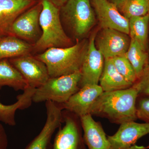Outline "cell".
Here are the masks:
<instances>
[{"mask_svg": "<svg viewBox=\"0 0 149 149\" xmlns=\"http://www.w3.org/2000/svg\"><path fill=\"white\" fill-rule=\"evenodd\" d=\"M138 91L132 86L124 90L103 92L96 100L90 114L106 118L117 124L137 120Z\"/></svg>", "mask_w": 149, "mask_h": 149, "instance_id": "1", "label": "cell"}, {"mask_svg": "<svg viewBox=\"0 0 149 149\" xmlns=\"http://www.w3.org/2000/svg\"><path fill=\"white\" fill-rule=\"evenodd\" d=\"M88 42L85 39L66 48H51L35 57L45 63L50 77H60L80 70Z\"/></svg>", "mask_w": 149, "mask_h": 149, "instance_id": "2", "label": "cell"}, {"mask_svg": "<svg viewBox=\"0 0 149 149\" xmlns=\"http://www.w3.org/2000/svg\"><path fill=\"white\" fill-rule=\"evenodd\" d=\"M42 3L40 23L42 35L33 46L32 54L42 53L51 48H66L74 45L63 27L60 8L50 0H42Z\"/></svg>", "mask_w": 149, "mask_h": 149, "instance_id": "3", "label": "cell"}, {"mask_svg": "<svg viewBox=\"0 0 149 149\" xmlns=\"http://www.w3.org/2000/svg\"><path fill=\"white\" fill-rule=\"evenodd\" d=\"M91 0H68L60 8V17L67 35L76 42L83 40L95 22Z\"/></svg>", "mask_w": 149, "mask_h": 149, "instance_id": "4", "label": "cell"}, {"mask_svg": "<svg viewBox=\"0 0 149 149\" xmlns=\"http://www.w3.org/2000/svg\"><path fill=\"white\" fill-rule=\"evenodd\" d=\"M80 71L58 77H49L45 84L35 89L32 102L36 103L51 101L64 103L80 89Z\"/></svg>", "mask_w": 149, "mask_h": 149, "instance_id": "5", "label": "cell"}, {"mask_svg": "<svg viewBox=\"0 0 149 149\" xmlns=\"http://www.w3.org/2000/svg\"><path fill=\"white\" fill-rule=\"evenodd\" d=\"M42 9V0H40L35 5L19 16L12 26L10 35L34 46L42 35L40 23Z\"/></svg>", "mask_w": 149, "mask_h": 149, "instance_id": "6", "label": "cell"}, {"mask_svg": "<svg viewBox=\"0 0 149 149\" xmlns=\"http://www.w3.org/2000/svg\"><path fill=\"white\" fill-rule=\"evenodd\" d=\"M79 118L66 110L62 111V122L65 125L58 128L51 149H86Z\"/></svg>", "mask_w": 149, "mask_h": 149, "instance_id": "7", "label": "cell"}, {"mask_svg": "<svg viewBox=\"0 0 149 149\" xmlns=\"http://www.w3.org/2000/svg\"><path fill=\"white\" fill-rule=\"evenodd\" d=\"M8 59L24 78L27 86L36 89L49 78L46 65L32 54Z\"/></svg>", "mask_w": 149, "mask_h": 149, "instance_id": "8", "label": "cell"}, {"mask_svg": "<svg viewBox=\"0 0 149 149\" xmlns=\"http://www.w3.org/2000/svg\"><path fill=\"white\" fill-rule=\"evenodd\" d=\"M47 119L42 130L24 149H51L52 139L62 123V111L58 104L51 101L46 102Z\"/></svg>", "mask_w": 149, "mask_h": 149, "instance_id": "9", "label": "cell"}, {"mask_svg": "<svg viewBox=\"0 0 149 149\" xmlns=\"http://www.w3.org/2000/svg\"><path fill=\"white\" fill-rule=\"evenodd\" d=\"M130 38L128 35L115 29L105 28L95 38L97 49L104 59L111 58L125 55L130 46Z\"/></svg>", "mask_w": 149, "mask_h": 149, "instance_id": "10", "label": "cell"}, {"mask_svg": "<svg viewBox=\"0 0 149 149\" xmlns=\"http://www.w3.org/2000/svg\"><path fill=\"white\" fill-rule=\"evenodd\" d=\"M95 36H91L83 64L80 69L81 79L79 88L87 84L98 85L103 70L104 58L96 47Z\"/></svg>", "mask_w": 149, "mask_h": 149, "instance_id": "11", "label": "cell"}, {"mask_svg": "<svg viewBox=\"0 0 149 149\" xmlns=\"http://www.w3.org/2000/svg\"><path fill=\"white\" fill-rule=\"evenodd\" d=\"M103 92L100 85L87 84L80 88L65 103L58 104L62 109L71 112L80 118L90 114L93 104Z\"/></svg>", "mask_w": 149, "mask_h": 149, "instance_id": "12", "label": "cell"}, {"mask_svg": "<svg viewBox=\"0 0 149 149\" xmlns=\"http://www.w3.org/2000/svg\"><path fill=\"white\" fill-rule=\"evenodd\" d=\"M102 29H115L129 35V19L107 0H91Z\"/></svg>", "mask_w": 149, "mask_h": 149, "instance_id": "13", "label": "cell"}, {"mask_svg": "<svg viewBox=\"0 0 149 149\" xmlns=\"http://www.w3.org/2000/svg\"><path fill=\"white\" fill-rule=\"evenodd\" d=\"M149 134V123L128 121L120 124L115 134L108 136L111 149H128L143 136Z\"/></svg>", "mask_w": 149, "mask_h": 149, "instance_id": "14", "label": "cell"}, {"mask_svg": "<svg viewBox=\"0 0 149 149\" xmlns=\"http://www.w3.org/2000/svg\"><path fill=\"white\" fill-rule=\"evenodd\" d=\"M40 0H0V37L10 35L14 22Z\"/></svg>", "mask_w": 149, "mask_h": 149, "instance_id": "15", "label": "cell"}, {"mask_svg": "<svg viewBox=\"0 0 149 149\" xmlns=\"http://www.w3.org/2000/svg\"><path fill=\"white\" fill-rule=\"evenodd\" d=\"M83 139L88 149H111L110 144L100 123L88 114L80 118Z\"/></svg>", "mask_w": 149, "mask_h": 149, "instance_id": "16", "label": "cell"}, {"mask_svg": "<svg viewBox=\"0 0 149 149\" xmlns=\"http://www.w3.org/2000/svg\"><path fill=\"white\" fill-rule=\"evenodd\" d=\"M99 83L103 92L124 90L133 85L125 80L118 71L111 58L105 59L103 70Z\"/></svg>", "mask_w": 149, "mask_h": 149, "instance_id": "17", "label": "cell"}, {"mask_svg": "<svg viewBox=\"0 0 149 149\" xmlns=\"http://www.w3.org/2000/svg\"><path fill=\"white\" fill-rule=\"evenodd\" d=\"M35 88L27 86L23 93L17 97V101L13 104L4 105L0 102V121L11 126L16 125L15 113L17 110H24L32 104Z\"/></svg>", "mask_w": 149, "mask_h": 149, "instance_id": "18", "label": "cell"}, {"mask_svg": "<svg viewBox=\"0 0 149 149\" xmlns=\"http://www.w3.org/2000/svg\"><path fill=\"white\" fill-rule=\"evenodd\" d=\"M33 46L12 35L0 37V60L32 54Z\"/></svg>", "mask_w": 149, "mask_h": 149, "instance_id": "19", "label": "cell"}, {"mask_svg": "<svg viewBox=\"0 0 149 149\" xmlns=\"http://www.w3.org/2000/svg\"><path fill=\"white\" fill-rule=\"evenodd\" d=\"M4 86L13 88L16 91H24L27 87L24 78L8 59L0 60V90Z\"/></svg>", "mask_w": 149, "mask_h": 149, "instance_id": "20", "label": "cell"}, {"mask_svg": "<svg viewBox=\"0 0 149 149\" xmlns=\"http://www.w3.org/2000/svg\"><path fill=\"white\" fill-rule=\"evenodd\" d=\"M129 35L146 51L148 42L149 13L143 16L133 17L129 19Z\"/></svg>", "mask_w": 149, "mask_h": 149, "instance_id": "21", "label": "cell"}, {"mask_svg": "<svg viewBox=\"0 0 149 149\" xmlns=\"http://www.w3.org/2000/svg\"><path fill=\"white\" fill-rule=\"evenodd\" d=\"M125 55L132 65L138 79L148 63V56L146 51L137 41L130 39V46Z\"/></svg>", "mask_w": 149, "mask_h": 149, "instance_id": "22", "label": "cell"}, {"mask_svg": "<svg viewBox=\"0 0 149 149\" xmlns=\"http://www.w3.org/2000/svg\"><path fill=\"white\" fill-rule=\"evenodd\" d=\"M118 10L128 19L144 16L149 13V0H126Z\"/></svg>", "mask_w": 149, "mask_h": 149, "instance_id": "23", "label": "cell"}, {"mask_svg": "<svg viewBox=\"0 0 149 149\" xmlns=\"http://www.w3.org/2000/svg\"><path fill=\"white\" fill-rule=\"evenodd\" d=\"M113 63L119 73L132 84H134L138 78L132 65L125 55L117 56L111 58Z\"/></svg>", "mask_w": 149, "mask_h": 149, "instance_id": "24", "label": "cell"}, {"mask_svg": "<svg viewBox=\"0 0 149 149\" xmlns=\"http://www.w3.org/2000/svg\"><path fill=\"white\" fill-rule=\"evenodd\" d=\"M133 86L137 89L139 96H149V63Z\"/></svg>", "mask_w": 149, "mask_h": 149, "instance_id": "25", "label": "cell"}, {"mask_svg": "<svg viewBox=\"0 0 149 149\" xmlns=\"http://www.w3.org/2000/svg\"><path fill=\"white\" fill-rule=\"evenodd\" d=\"M143 96L136 105L137 118L149 123V96Z\"/></svg>", "mask_w": 149, "mask_h": 149, "instance_id": "26", "label": "cell"}, {"mask_svg": "<svg viewBox=\"0 0 149 149\" xmlns=\"http://www.w3.org/2000/svg\"><path fill=\"white\" fill-rule=\"evenodd\" d=\"M8 139L4 128L0 123V149H7Z\"/></svg>", "mask_w": 149, "mask_h": 149, "instance_id": "27", "label": "cell"}, {"mask_svg": "<svg viewBox=\"0 0 149 149\" xmlns=\"http://www.w3.org/2000/svg\"><path fill=\"white\" fill-rule=\"evenodd\" d=\"M54 5L59 8L63 5L68 0H50Z\"/></svg>", "mask_w": 149, "mask_h": 149, "instance_id": "28", "label": "cell"}, {"mask_svg": "<svg viewBox=\"0 0 149 149\" xmlns=\"http://www.w3.org/2000/svg\"><path fill=\"white\" fill-rule=\"evenodd\" d=\"M109 2L114 5L118 9L120 8L123 4L124 3L126 0H107Z\"/></svg>", "mask_w": 149, "mask_h": 149, "instance_id": "29", "label": "cell"}, {"mask_svg": "<svg viewBox=\"0 0 149 149\" xmlns=\"http://www.w3.org/2000/svg\"><path fill=\"white\" fill-rule=\"evenodd\" d=\"M128 149H147V148L146 147L143 146H138L134 145Z\"/></svg>", "mask_w": 149, "mask_h": 149, "instance_id": "30", "label": "cell"}, {"mask_svg": "<svg viewBox=\"0 0 149 149\" xmlns=\"http://www.w3.org/2000/svg\"><path fill=\"white\" fill-rule=\"evenodd\" d=\"M146 148L147 149H149V144L148 146H147L146 147Z\"/></svg>", "mask_w": 149, "mask_h": 149, "instance_id": "31", "label": "cell"}]
</instances>
